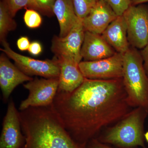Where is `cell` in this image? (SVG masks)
Listing matches in <instances>:
<instances>
[{"mask_svg":"<svg viewBox=\"0 0 148 148\" xmlns=\"http://www.w3.org/2000/svg\"><path fill=\"white\" fill-rule=\"evenodd\" d=\"M51 106L73 139L86 145L101 130L132 110L122 78H85L72 92L58 90Z\"/></svg>","mask_w":148,"mask_h":148,"instance_id":"1","label":"cell"},{"mask_svg":"<svg viewBox=\"0 0 148 148\" xmlns=\"http://www.w3.org/2000/svg\"><path fill=\"white\" fill-rule=\"evenodd\" d=\"M25 139L23 148H86L74 140L51 105L30 107L19 112Z\"/></svg>","mask_w":148,"mask_h":148,"instance_id":"2","label":"cell"},{"mask_svg":"<svg viewBox=\"0 0 148 148\" xmlns=\"http://www.w3.org/2000/svg\"><path fill=\"white\" fill-rule=\"evenodd\" d=\"M122 80L130 106L148 111V76L140 51L132 47L123 54Z\"/></svg>","mask_w":148,"mask_h":148,"instance_id":"3","label":"cell"},{"mask_svg":"<svg viewBox=\"0 0 148 148\" xmlns=\"http://www.w3.org/2000/svg\"><path fill=\"white\" fill-rule=\"evenodd\" d=\"M148 111L140 107L134 108L116 124L106 130L99 139L103 143L123 148H145L144 123Z\"/></svg>","mask_w":148,"mask_h":148,"instance_id":"4","label":"cell"},{"mask_svg":"<svg viewBox=\"0 0 148 148\" xmlns=\"http://www.w3.org/2000/svg\"><path fill=\"white\" fill-rule=\"evenodd\" d=\"M1 42L3 48H1V50L12 59L15 65L27 75L39 76L45 78L59 77L60 66L58 60L55 56L52 60L34 59L14 51L6 40Z\"/></svg>","mask_w":148,"mask_h":148,"instance_id":"5","label":"cell"},{"mask_svg":"<svg viewBox=\"0 0 148 148\" xmlns=\"http://www.w3.org/2000/svg\"><path fill=\"white\" fill-rule=\"evenodd\" d=\"M130 46L142 49L148 44V6L131 5L123 14Z\"/></svg>","mask_w":148,"mask_h":148,"instance_id":"6","label":"cell"},{"mask_svg":"<svg viewBox=\"0 0 148 148\" xmlns=\"http://www.w3.org/2000/svg\"><path fill=\"white\" fill-rule=\"evenodd\" d=\"M29 90L27 98L21 102L19 110L30 107H47L52 105L59 87V77L34 79L24 85Z\"/></svg>","mask_w":148,"mask_h":148,"instance_id":"7","label":"cell"},{"mask_svg":"<svg viewBox=\"0 0 148 148\" xmlns=\"http://www.w3.org/2000/svg\"><path fill=\"white\" fill-rule=\"evenodd\" d=\"M123 64V53L116 52L101 60L81 61L79 67L85 78L108 80L122 78Z\"/></svg>","mask_w":148,"mask_h":148,"instance_id":"8","label":"cell"},{"mask_svg":"<svg viewBox=\"0 0 148 148\" xmlns=\"http://www.w3.org/2000/svg\"><path fill=\"white\" fill-rule=\"evenodd\" d=\"M85 32L82 20L79 18L66 36H54L51 41V50L55 57L66 58L79 64L82 59L81 51Z\"/></svg>","mask_w":148,"mask_h":148,"instance_id":"9","label":"cell"},{"mask_svg":"<svg viewBox=\"0 0 148 148\" xmlns=\"http://www.w3.org/2000/svg\"><path fill=\"white\" fill-rule=\"evenodd\" d=\"M25 144L19 112L17 111L13 100L11 99L3 121L0 148H23Z\"/></svg>","mask_w":148,"mask_h":148,"instance_id":"10","label":"cell"},{"mask_svg":"<svg viewBox=\"0 0 148 148\" xmlns=\"http://www.w3.org/2000/svg\"><path fill=\"white\" fill-rule=\"evenodd\" d=\"M34 79L12 64L3 53L0 56V86L4 102L8 101L13 90L25 82Z\"/></svg>","mask_w":148,"mask_h":148,"instance_id":"11","label":"cell"},{"mask_svg":"<svg viewBox=\"0 0 148 148\" xmlns=\"http://www.w3.org/2000/svg\"><path fill=\"white\" fill-rule=\"evenodd\" d=\"M105 0H98L86 17L82 20L85 31L101 35L117 17Z\"/></svg>","mask_w":148,"mask_h":148,"instance_id":"12","label":"cell"},{"mask_svg":"<svg viewBox=\"0 0 148 148\" xmlns=\"http://www.w3.org/2000/svg\"><path fill=\"white\" fill-rule=\"evenodd\" d=\"M116 52L102 35L85 31L81 51L84 61H97L108 58Z\"/></svg>","mask_w":148,"mask_h":148,"instance_id":"13","label":"cell"},{"mask_svg":"<svg viewBox=\"0 0 148 148\" xmlns=\"http://www.w3.org/2000/svg\"><path fill=\"white\" fill-rule=\"evenodd\" d=\"M57 59L60 71L58 90L72 92L82 84L85 79L80 70L79 64L66 58Z\"/></svg>","mask_w":148,"mask_h":148,"instance_id":"14","label":"cell"},{"mask_svg":"<svg viewBox=\"0 0 148 148\" xmlns=\"http://www.w3.org/2000/svg\"><path fill=\"white\" fill-rule=\"evenodd\" d=\"M101 35L116 52L124 54L130 47L127 26L123 15L118 16Z\"/></svg>","mask_w":148,"mask_h":148,"instance_id":"15","label":"cell"},{"mask_svg":"<svg viewBox=\"0 0 148 148\" xmlns=\"http://www.w3.org/2000/svg\"><path fill=\"white\" fill-rule=\"evenodd\" d=\"M53 12L60 27L59 36H66L79 19L72 0H56Z\"/></svg>","mask_w":148,"mask_h":148,"instance_id":"16","label":"cell"},{"mask_svg":"<svg viewBox=\"0 0 148 148\" xmlns=\"http://www.w3.org/2000/svg\"><path fill=\"white\" fill-rule=\"evenodd\" d=\"M7 7L4 1L0 3V40H5L8 33L16 29V24Z\"/></svg>","mask_w":148,"mask_h":148,"instance_id":"17","label":"cell"},{"mask_svg":"<svg viewBox=\"0 0 148 148\" xmlns=\"http://www.w3.org/2000/svg\"><path fill=\"white\" fill-rule=\"evenodd\" d=\"M56 0H29L27 8L39 12L44 15L51 16Z\"/></svg>","mask_w":148,"mask_h":148,"instance_id":"18","label":"cell"},{"mask_svg":"<svg viewBox=\"0 0 148 148\" xmlns=\"http://www.w3.org/2000/svg\"><path fill=\"white\" fill-rule=\"evenodd\" d=\"M98 0H72L78 18L83 20L90 13Z\"/></svg>","mask_w":148,"mask_h":148,"instance_id":"19","label":"cell"},{"mask_svg":"<svg viewBox=\"0 0 148 148\" xmlns=\"http://www.w3.org/2000/svg\"><path fill=\"white\" fill-rule=\"evenodd\" d=\"M24 21L26 26L30 29H35L40 27L42 23V18L37 11L27 9L24 16Z\"/></svg>","mask_w":148,"mask_h":148,"instance_id":"20","label":"cell"},{"mask_svg":"<svg viewBox=\"0 0 148 148\" xmlns=\"http://www.w3.org/2000/svg\"><path fill=\"white\" fill-rule=\"evenodd\" d=\"M118 16H122L131 5V0H105Z\"/></svg>","mask_w":148,"mask_h":148,"instance_id":"21","label":"cell"},{"mask_svg":"<svg viewBox=\"0 0 148 148\" xmlns=\"http://www.w3.org/2000/svg\"><path fill=\"white\" fill-rule=\"evenodd\" d=\"M29 0H4L10 12L12 17L15 16L18 10L27 7Z\"/></svg>","mask_w":148,"mask_h":148,"instance_id":"22","label":"cell"},{"mask_svg":"<svg viewBox=\"0 0 148 148\" xmlns=\"http://www.w3.org/2000/svg\"><path fill=\"white\" fill-rule=\"evenodd\" d=\"M28 51L32 55L38 56L42 51V47L38 42L34 41L30 43Z\"/></svg>","mask_w":148,"mask_h":148,"instance_id":"23","label":"cell"},{"mask_svg":"<svg viewBox=\"0 0 148 148\" xmlns=\"http://www.w3.org/2000/svg\"><path fill=\"white\" fill-rule=\"evenodd\" d=\"M16 45L19 50L24 51L28 50L30 43L28 37L23 36L18 39Z\"/></svg>","mask_w":148,"mask_h":148,"instance_id":"24","label":"cell"},{"mask_svg":"<svg viewBox=\"0 0 148 148\" xmlns=\"http://www.w3.org/2000/svg\"><path fill=\"white\" fill-rule=\"evenodd\" d=\"M86 148H112L106 145L98 139L93 138L87 143Z\"/></svg>","mask_w":148,"mask_h":148,"instance_id":"25","label":"cell"},{"mask_svg":"<svg viewBox=\"0 0 148 148\" xmlns=\"http://www.w3.org/2000/svg\"><path fill=\"white\" fill-rule=\"evenodd\" d=\"M143 61L144 68L148 76V44L140 51Z\"/></svg>","mask_w":148,"mask_h":148,"instance_id":"26","label":"cell"},{"mask_svg":"<svg viewBox=\"0 0 148 148\" xmlns=\"http://www.w3.org/2000/svg\"><path fill=\"white\" fill-rule=\"evenodd\" d=\"M131 1L132 5H138L148 2V0H131Z\"/></svg>","mask_w":148,"mask_h":148,"instance_id":"27","label":"cell"},{"mask_svg":"<svg viewBox=\"0 0 148 148\" xmlns=\"http://www.w3.org/2000/svg\"><path fill=\"white\" fill-rule=\"evenodd\" d=\"M145 138L147 142L148 143V131L145 133Z\"/></svg>","mask_w":148,"mask_h":148,"instance_id":"28","label":"cell"}]
</instances>
